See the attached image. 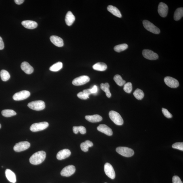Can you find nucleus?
I'll return each mask as SVG.
<instances>
[{"label": "nucleus", "instance_id": "obj_1", "mask_svg": "<svg viewBox=\"0 0 183 183\" xmlns=\"http://www.w3.org/2000/svg\"><path fill=\"white\" fill-rule=\"evenodd\" d=\"M46 157V153L45 151H38L30 157V162L32 165H39L45 161Z\"/></svg>", "mask_w": 183, "mask_h": 183}, {"label": "nucleus", "instance_id": "obj_2", "mask_svg": "<svg viewBox=\"0 0 183 183\" xmlns=\"http://www.w3.org/2000/svg\"><path fill=\"white\" fill-rule=\"evenodd\" d=\"M110 118L114 124L121 126L124 124V120L119 113L114 111H111L109 113Z\"/></svg>", "mask_w": 183, "mask_h": 183}, {"label": "nucleus", "instance_id": "obj_3", "mask_svg": "<svg viewBox=\"0 0 183 183\" xmlns=\"http://www.w3.org/2000/svg\"><path fill=\"white\" fill-rule=\"evenodd\" d=\"M28 106L34 110L41 111L45 108V104L42 101H35L29 103Z\"/></svg>", "mask_w": 183, "mask_h": 183}, {"label": "nucleus", "instance_id": "obj_4", "mask_svg": "<svg viewBox=\"0 0 183 183\" xmlns=\"http://www.w3.org/2000/svg\"><path fill=\"white\" fill-rule=\"evenodd\" d=\"M116 151L119 154L125 157H129L134 155V152L131 148L126 147H118L116 149Z\"/></svg>", "mask_w": 183, "mask_h": 183}, {"label": "nucleus", "instance_id": "obj_5", "mask_svg": "<svg viewBox=\"0 0 183 183\" xmlns=\"http://www.w3.org/2000/svg\"><path fill=\"white\" fill-rule=\"evenodd\" d=\"M144 26L146 30L154 34H159L161 31L159 29L154 25L153 23L148 20L143 21Z\"/></svg>", "mask_w": 183, "mask_h": 183}, {"label": "nucleus", "instance_id": "obj_6", "mask_svg": "<svg viewBox=\"0 0 183 183\" xmlns=\"http://www.w3.org/2000/svg\"><path fill=\"white\" fill-rule=\"evenodd\" d=\"M48 126L49 124L47 122L35 123L31 126L30 130L33 132H38L45 129Z\"/></svg>", "mask_w": 183, "mask_h": 183}, {"label": "nucleus", "instance_id": "obj_7", "mask_svg": "<svg viewBox=\"0 0 183 183\" xmlns=\"http://www.w3.org/2000/svg\"><path fill=\"white\" fill-rule=\"evenodd\" d=\"M30 95V93L28 90H22L14 94L13 99L16 101H20L27 99Z\"/></svg>", "mask_w": 183, "mask_h": 183}, {"label": "nucleus", "instance_id": "obj_8", "mask_svg": "<svg viewBox=\"0 0 183 183\" xmlns=\"http://www.w3.org/2000/svg\"><path fill=\"white\" fill-rule=\"evenodd\" d=\"M89 77L86 76H83L77 78L73 80L72 84L74 86H82L87 83L90 81Z\"/></svg>", "mask_w": 183, "mask_h": 183}, {"label": "nucleus", "instance_id": "obj_9", "mask_svg": "<svg viewBox=\"0 0 183 183\" xmlns=\"http://www.w3.org/2000/svg\"><path fill=\"white\" fill-rule=\"evenodd\" d=\"M30 146V143L28 142H20L15 144L14 147V150L16 152H22L28 149Z\"/></svg>", "mask_w": 183, "mask_h": 183}, {"label": "nucleus", "instance_id": "obj_10", "mask_svg": "<svg viewBox=\"0 0 183 183\" xmlns=\"http://www.w3.org/2000/svg\"><path fill=\"white\" fill-rule=\"evenodd\" d=\"M142 55L145 58L150 60H155L159 58V55L151 50L144 49L142 52Z\"/></svg>", "mask_w": 183, "mask_h": 183}, {"label": "nucleus", "instance_id": "obj_11", "mask_svg": "<svg viewBox=\"0 0 183 183\" xmlns=\"http://www.w3.org/2000/svg\"><path fill=\"white\" fill-rule=\"evenodd\" d=\"M76 171V167L74 165H69L62 169L61 174L63 176L69 177L74 174Z\"/></svg>", "mask_w": 183, "mask_h": 183}, {"label": "nucleus", "instance_id": "obj_12", "mask_svg": "<svg viewBox=\"0 0 183 183\" xmlns=\"http://www.w3.org/2000/svg\"><path fill=\"white\" fill-rule=\"evenodd\" d=\"M104 171L106 175L111 179H114L115 178V173L113 167L110 164L106 163L104 166Z\"/></svg>", "mask_w": 183, "mask_h": 183}, {"label": "nucleus", "instance_id": "obj_13", "mask_svg": "<svg viewBox=\"0 0 183 183\" xmlns=\"http://www.w3.org/2000/svg\"><path fill=\"white\" fill-rule=\"evenodd\" d=\"M164 82L167 85L171 88H177L179 86L178 81L172 77L169 76L165 77L164 78Z\"/></svg>", "mask_w": 183, "mask_h": 183}, {"label": "nucleus", "instance_id": "obj_14", "mask_svg": "<svg viewBox=\"0 0 183 183\" xmlns=\"http://www.w3.org/2000/svg\"><path fill=\"white\" fill-rule=\"evenodd\" d=\"M168 7L164 3L161 2L159 3L158 7V12L160 16L163 17H166L168 13Z\"/></svg>", "mask_w": 183, "mask_h": 183}, {"label": "nucleus", "instance_id": "obj_15", "mask_svg": "<svg viewBox=\"0 0 183 183\" xmlns=\"http://www.w3.org/2000/svg\"><path fill=\"white\" fill-rule=\"evenodd\" d=\"M97 129L99 131L103 133L108 136H112L113 134L112 130L105 124H100L97 127Z\"/></svg>", "mask_w": 183, "mask_h": 183}, {"label": "nucleus", "instance_id": "obj_16", "mask_svg": "<svg viewBox=\"0 0 183 183\" xmlns=\"http://www.w3.org/2000/svg\"><path fill=\"white\" fill-rule=\"evenodd\" d=\"M71 152L70 150L64 149L59 151L57 154V159L59 160H61L70 156Z\"/></svg>", "mask_w": 183, "mask_h": 183}, {"label": "nucleus", "instance_id": "obj_17", "mask_svg": "<svg viewBox=\"0 0 183 183\" xmlns=\"http://www.w3.org/2000/svg\"><path fill=\"white\" fill-rule=\"evenodd\" d=\"M50 40L52 43L57 47H62L64 45L63 39L59 36H52L50 37Z\"/></svg>", "mask_w": 183, "mask_h": 183}, {"label": "nucleus", "instance_id": "obj_18", "mask_svg": "<svg viewBox=\"0 0 183 183\" xmlns=\"http://www.w3.org/2000/svg\"><path fill=\"white\" fill-rule=\"evenodd\" d=\"M21 68L22 71L27 74H30L33 72L34 69L29 63L26 61L22 63Z\"/></svg>", "mask_w": 183, "mask_h": 183}, {"label": "nucleus", "instance_id": "obj_19", "mask_svg": "<svg viewBox=\"0 0 183 183\" xmlns=\"http://www.w3.org/2000/svg\"><path fill=\"white\" fill-rule=\"evenodd\" d=\"M22 24L25 28L29 29H35L38 26L37 23L32 20L23 21L22 22Z\"/></svg>", "mask_w": 183, "mask_h": 183}, {"label": "nucleus", "instance_id": "obj_20", "mask_svg": "<svg viewBox=\"0 0 183 183\" xmlns=\"http://www.w3.org/2000/svg\"><path fill=\"white\" fill-rule=\"evenodd\" d=\"M76 20L74 15L71 11H68L65 17V22L67 25L70 26L73 24Z\"/></svg>", "mask_w": 183, "mask_h": 183}, {"label": "nucleus", "instance_id": "obj_21", "mask_svg": "<svg viewBox=\"0 0 183 183\" xmlns=\"http://www.w3.org/2000/svg\"><path fill=\"white\" fill-rule=\"evenodd\" d=\"M5 174L7 180L10 182L15 183L16 182V177L15 173L10 169H7L5 171Z\"/></svg>", "mask_w": 183, "mask_h": 183}, {"label": "nucleus", "instance_id": "obj_22", "mask_svg": "<svg viewBox=\"0 0 183 183\" xmlns=\"http://www.w3.org/2000/svg\"><path fill=\"white\" fill-rule=\"evenodd\" d=\"M85 118L89 122L93 123L99 122L103 120L102 117L99 115L86 116Z\"/></svg>", "mask_w": 183, "mask_h": 183}, {"label": "nucleus", "instance_id": "obj_23", "mask_svg": "<svg viewBox=\"0 0 183 183\" xmlns=\"http://www.w3.org/2000/svg\"><path fill=\"white\" fill-rule=\"evenodd\" d=\"M107 10L114 16L119 18H121L122 15L120 11L116 7L112 5H109L107 7Z\"/></svg>", "mask_w": 183, "mask_h": 183}, {"label": "nucleus", "instance_id": "obj_24", "mask_svg": "<svg viewBox=\"0 0 183 183\" xmlns=\"http://www.w3.org/2000/svg\"><path fill=\"white\" fill-rule=\"evenodd\" d=\"M107 68V65L104 63L101 62L96 63L93 66V68L94 70L98 71H104L106 70Z\"/></svg>", "mask_w": 183, "mask_h": 183}, {"label": "nucleus", "instance_id": "obj_25", "mask_svg": "<svg viewBox=\"0 0 183 183\" xmlns=\"http://www.w3.org/2000/svg\"><path fill=\"white\" fill-rule=\"evenodd\" d=\"M110 85L108 83H105V84L101 83V88L102 90L104 91L108 98H110L111 96V94L110 92L109 89Z\"/></svg>", "mask_w": 183, "mask_h": 183}, {"label": "nucleus", "instance_id": "obj_26", "mask_svg": "<svg viewBox=\"0 0 183 183\" xmlns=\"http://www.w3.org/2000/svg\"><path fill=\"white\" fill-rule=\"evenodd\" d=\"M183 16V8L181 7L177 9L175 11L174 14V20L178 21L180 20Z\"/></svg>", "mask_w": 183, "mask_h": 183}, {"label": "nucleus", "instance_id": "obj_27", "mask_svg": "<svg viewBox=\"0 0 183 183\" xmlns=\"http://www.w3.org/2000/svg\"><path fill=\"white\" fill-rule=\"evenodd\" d=\"M114 80L116 84L119 86H124L126 84L125 80H123L122 77L120 75L117 74L115 75L114 78Z\"/></svg>", "mask_w": 183, "mask_h": 183}, {"label": "nucleus", "instance_id": "obj_28", "mask_svg": "<svg viewBox=\"0 0 183 183\" xmlns=\"http://www.w3.org/2000/svg\"><path fill=\"white\" fill-rule=\"evenodd\" d=\"M63 66V63L58 62L52 65L50 68V70L53 72H57L61 70Z\"/></svg>", "mask_w": 183, "mask_h": 183}, {"label": "nucleus", "instance_id": "obj_29", "mask_svg": "<svg viewBox=\"0 0 183 183\" xmlns=\"http://www.w3.org/2000/svg\"><path fill=\"white\" fill-rule=\"evenodd\" d=\"M1 78L4 82H6L10 78V76L9 73L6 70H3L0 72Z\"/></svg>", "mask_w": 183, "mask_h": 183}, {"label": "nucleus", "instance_id": "obj_30", "mask_svg": "<svg viewBox=\"0 0 183 183\" xmlns=\"http://www.w3.org/2000/svg\"><path fill=\"white\" fill-rule=\"evenodd\" d=\"M1 114L3 116L6 117H11L16 114V112L12 110H3Z\"/></svg>", "mask_w": 183, "mask_h": 183}, {"label": "nucleus", "instance_id": "obj_31", "mask_svg": "<svg viewBox=\"0 0 183 183\" xmlns=\"http://www.w3.org/2000/svg\"><path fill=\"white\" fill-rule=\"evenodd\" d=\"M128 46L127 44H124L115 46L114 49L115 51L119 53L125 50L128 49Z\"/></svg>", "mask_w": 183, "mask_h": 183}, {"label": "nucleus", "instance_id": "obj_32", "mask_svg": "<svg viewBox=\"0 0 183 183\" xmlns=\"http://www.w3.org/2000/svg\"><path fill=\"white\" fill-rule=\"evenodd\" d=\"M134 97L138 100H142L144 97V93L143 91L139 88L136 89L133 93Z\"/></svg>", "mask_w": 183, "mask_h": 183}, {"label": "nucleus", "instance_id": "obj_33", "mask_svg": "<svg viewBox=\"0 0 183 183\" xmlns=\"http://www.w3.org/2000/svg\"><path fill=\"white\" fill-rule=\"evenodd\" d=\"M124 90L125 92L128 93H130L132 90V85L131 83L128 82L124 85Z\"/></svg>", "mask_w": 183, "mask_h": 183}, {"label": "nucleus", "instance_id": "obj_34", "mask_svg": "<svg viewBox=\"0 0 183 183\" xmlns=\"http://www.w3.org/2000/svg\"><path fill=\"white\" fill-rule=\"evenodd\" d=\"M172 147L174 149H178L183 151V142H176L173 144L172 146Z\"/></svg>", "mask_w": 183, "mask_h": 183}, {"label": "nucleus", "instance_id": "obj_35", "mask_svg": "<svg viewBox=\"0 0 183 183\" xmlns=\"http://www.w3.org/2000/svg\"><path fill=\"white\" fill-rule=\"evenodd\" d=\"M162 112L164 115L167 118H170L172 117V114L169 112L167 109L163 108L162 109Z\"/></svg>", "mask_w": 183, "mask_h": 183}, {"label": "nucleus", "instance_id": "obj_36", "mask_svg": "<svg viewBox=\"0 0 183 183\" xmlns=\"http://www.w3.org/2000/svg\"><path fill=\"white\" fill-rule=\"evenodd\" d=\"M77 96L80 99L84 100L87 99L89 98V96L86 95L83 92H80V93H78L77 94Z\"/></svg>", "mask_w": 183, "mask_h": 183}, {"label": "nucleus", "instance_id": "obj_37", "mask_svg": "<svg viewBox=\"0 0 183 183\" xmlns=\"http://www.w3.org/2000/svg\"><path fill=\"white\" fill-rule=\"evenodd\" d=\"M81 149L84 152H86L88 151V148L89 147L86 145V144L84 142H82L80 144Z\"/></svg>", "mask_w": 183, "mask_h": 183}, {"label": "nucleus", "instance_id": "obj_38", "mask_svg": "<svg viewBox=\"0 0 183 183\" xmlns=\"http://www.w3.org/2000/svg\"><path fill=\"white\" fill-rule=\"evenodd\" d=\"M78 131L80 134H84L86 133V129L84 127L80 126L78 127Z\"/></svg>", "mask_w": 183, "mask_h": 183}, {"label": "nucleus", "instance_id": "obj_39", "mask_svg": "<svg viewBox=\"0 0 183 183\" xmlns=\"http://www.w3.org/2000/svg\"><path fill=\"white\" fill-rule=\"evenodd\" d=\"M173 183H183L181 179L178 176H174L172 178Z\"/></svg>", "mask_w": 183, "mask_h": 183}, {"label": "nucleus", "instance_id": "obj_40", "mask_svg": "<svg viewBox=\"0 0 183 183\" xmlns=\"http://www.w3.org/2000/svg\"><path fill=\"white\" fill-rule=\"evenodd\" d=\"M90 90L92 94H96L98 92L97 86L95 85L92 88H90Z\"/></svg>", "mask_w": 183, "mask_h": 183}, {"label": "nucleus", "instance_id": "obj_41", "mask_svg": "<svg viewBox=\"0 0 183 183\" xmlns=\"http://www.w3.org/2000/svg\"><path fill=\"white\" fill-rule=\"evenodd\" d=\"M4 48V44L2 38L0 36V50H3Z\"/></svg>", "mask_w": 183, "mask_h": 183}, {"label": "nucleus", "instance_id": "obj_42", "mask_svg": "<svg viewBox=\"0 0 183 183\" xmlns=\"http://www.w3.org/2000/svg\"><path fill=\"white\" fill-rule=\"evenodd\" d=\"M84 142L86 144V145L89 147V148L92 147V146L93 145V142H90V140H86V141H85Z\"/></svg>", "mask_w": 183, "mask_h": 183}, {"label": "nucleus", "instance_id": "obj_43", "mask_svg": "<svg viewBox=\"0 0 183 183\" xmlns=\"http://www.w3.org/2000/svg\"><path fill=\"white\" fill-rule=\"evenodd\" d=\"M82 92L88 96H89L90 94H92L91 92L90 91V89L84 90H83Z\"/></svg>", "mask_w": 183, "mask_h": 183}, {"label": "nucleus", "instance_id": "obj_44", "mask_svg": "<svg viewBox=\"0 0 183 183\" xmlns=\"http://www.w3.org/2000/svg\"><path fill=\"white\" fill-rule=\"evenodd\" d=\"M24 0H15L14 1L15 3L17 5H21L24 2Z\"/></svg>", "mask_w": 183, "mask_h": 183}, {"label": "nucleus", "instance_id": "obj_45", "mask_svg": "<svg viewBox=\"0 0 183 183\" xmlns=\"http://www.w3.org/2000/svg\"><path fill=\"white\" fill-rule=\"evenodd\" d=\"M73 132H74L75 134H77L79 132L78 131V127L74 126L73 127Z\"/></svg>", "mask_w": 183, "mask_h": 183}, {"label": "nucleus", "instance_id": "obj_46", "mask_svg": "<svg viewBox=\"0 0 183 183\" xmlns=\"http://www.w3.org/2000/svg\"><path fill=\"white\" fill-rule=\"evenodd\" d=\"M1 124H0V129H1Z\"/></svg>", "mask_w": 183, "mask_h": 183}, {"label": "nucleus", "instance_id": "obj_47", "mask_svg": "<svg viewBox=\"0 0 183 183\" xmlns=\"http://www.w3.org/2000/svg\"></svg>", "mask_w": 183, "mask_h": 183}]
</instances>
